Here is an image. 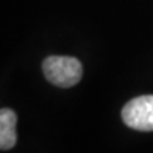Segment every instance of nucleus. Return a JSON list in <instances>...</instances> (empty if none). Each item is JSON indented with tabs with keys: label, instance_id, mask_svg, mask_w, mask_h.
Wrapping results in <instances>:
<instances>
[{
	"label": "nucleus",
	"instance_id": "2",
	"mask_svg": "<svg viewBox=\"0 0 153 153\" xmlns=\"http://www.w3.org/2000/svg\"><path fill=\"white\" fill-rule=\"evenodd\" d=\"M122 119L126 125L142 132L153 131V95H143L131 99L122 109Z\"/></svg>",
	"mask_w": 153,
	"mask_h": 153
},
{
	"label": "nucleus",
	"instance_id": "1",
	"mask_svg": "<svg viewBox=\"0 0 153 153\" xmlns=\"http://www.w3.org/2000/svg\"><path fill=\"white\" fill-rule=\"evenodd\" d=\"M43 72L51 84L61 88H70L81 79L82 64L74 57L51 55L44 60Z\"/></svg>",
	"mask_w": 153,
	"mask_h": 153
},
{
	"label": "nucleus",
	"instance_id": "3",
	"mask_svg": "<svg viewBox=\"0 0 153 153\" xmlns=\"http://www.w3.org/2000/svg\"><path fill=\"white\" fill-rule=\"evenodd\" d=\"M17 115L14 111L3 108L0 111V149L9 150L17 142Z\"/></svg>",
	"mask_w": 153,
	"mask_h": 153
}]
</instances>
